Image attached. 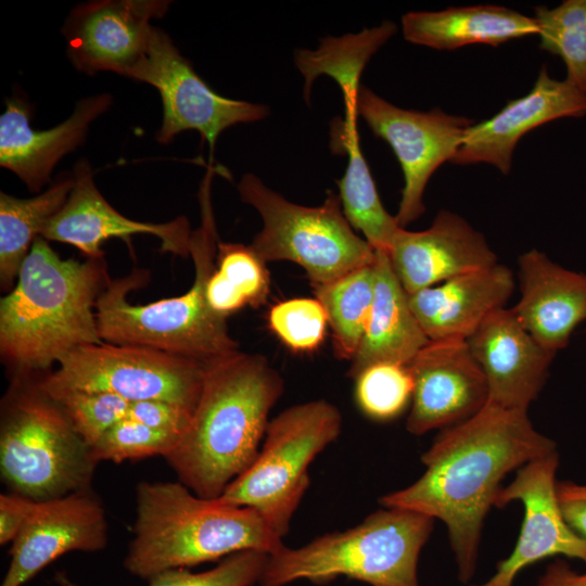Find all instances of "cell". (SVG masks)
Here are the masks:
<instances>
[{
	"label": "cell",
	"mask_w": 586,
	"mask_h": 586,
	"mask_svg": "<svg viewBox=\"0 0 586 586\" xmlns=\"http://www.w3.org/2000/svg\"><path fill=\"white\" fill-rule=\"evenodd\" d=\"M72 175L74 183L65 204L46 224L40 237L71 244L87 258L102 259L101 246L106 240L119 238L129 243L133 234H150L161 241L162 252L190 256L192 230L184 216L161 224L132 220L103 198L86 158L75 164Z\"/></svg>",
	"instance_id": "17"
},
{
	"label": "cell",
	"mask_w": 586,
	"mask_h": 586,
	"mask_svg": "<svg viewBox=\"0 0 586 586\" xmlns=\"http://www.w3.org/2000/svg\"><path fill=\"white\" fill-rule=\"evenodd\" d=\"M194 409L161 400L148 399L131 402L127 419L148 426L181 435L188 429Z\"/></svg>",
	"instance_id": "37"
},
{
	"label": "cell",
	"mask_w": 586,
	"mask_h": 586,
	"mask_svg": "<svg viewBox=\"0 0 586 586\" xmlns=\"http://www.w3.org/2000/svg\"><path fill=\"white\" fill-rule=\"evenodd\" d=\"M269 272L250 245L219 240L216 267L209 277L206 298L211 310L227 319L250 305L258 307L268 297Z\"/></svg>",
	"instance_id": "28"
},
{
	"label": "cell",
	"mask_w": 586,
	"mask_h": 586,
	"mask_svg": "<svg viewBox=\"0 0 586 586\" xmlns=\"http://www.w3.org/2000/svg\"><path fill=\"white\" fill-rule=\"evenodd\" d=\"M534 586H586V572L578 573L563 560L550 563Z\"/></svg>",
	"instance_id": "40"
},
{
	"label": "cell",
	"mask_w": 586,
	"mask_h": 586,
	"mask_svg": "<svg viewBox=\"0 0 586 586\" xmlns=\"http://www.w3.org/2000/svg\"><path fill=\"white\" fill-rule=\"evenodd\" d=\"M373 302L369 321L348 375L355 379L378 362L409 365L430 342L409 304L386 252L374 251Z\"/></svg>",
	"instance_id": "24"
},
{
	"label": "cell",
	"mask_w": 586,
	"mask_h": 586,
	"mask_svg": "<svg viewBox=\"0 0 586 586\" xmlns=\"http://www.w3.org/2000/svg\"><path fill=\"white\" fill-rule=\"evenodd\" d=\"M408 367L413 393L406 429L413 435L458 424L488 402L485 375L467 341H430Z\"/></svg>",
	"instance_id": "15"
},
{
	"label": "cell",
	"mask_w": 586,
	"mask_h": 586,
	"mask_svg": "<svg viewBox=\"0 0 586 586\" xmlns=\"http://www.w3.org/2000/svg\"><path fill=\"white\" fill-rule=\"evenodd\" d=\"M357 111L373 135L388 143L400 164L405 183L395 218L405 228L425 212L423 194L429 179L442 164L451 162L473 119L441 109H402L362 85Z\"/></svg>",
	"instance_id": "12"
},
{
	"label": "cell",
	"mask_w": 586,
	"mask_h": 586,
	"mask_svg": "<svg viewBox=\"0 0 586 586\" xmlns=\"http://www.w3.org/2000/svg\"><path fill=\"white\" fill-rule=\"evenodd\" d=\"M268 326L291 351L310 353L324 340L328 316L317 298L296 297L275 304Z\"/></svg>",
	"instance_id": "33"
},
{
	"label": "cell",
	"mask_w": 586,
	"mask_h": 586,
	"mask_svg": "<svg viewBox=\"0 0 586 586\" xmlns=\"http://www.w3.org/2000/svg\"><path fill=\"white\" fill-rule=\"evenodd\" d=\"M373 263L314 289L326 309L333 351L340 359L352 361L361 344L373 302Z\"/></svg>",
	"instance_id": "29"
},
{
	"label": "cell",
	"mask_w": 586,
	"mask_h": 586,
	"mask_svg": "<svg viewBox=\"0 0 586 586\" xmlns=\"http://www.w3.org/2000/svg\"><path fill=\"white\" fill-rule=\"evenodd\" d=\"M37 501L15 494H1L0 496V544L12 543L28 518Z\"/></svg>",
	"instance_id": "39"
},
{
	"label": "cell",
	"mask_w": 586,
	"mask_h": 586,
	"mask_svg": "<svg viewBox=\"0 0 586 586\" xmlns=\"http://www.w3.org/2000/svg\"><path fill=\"white\" fill-rule=\"evenodd\" d=\"M47 391L60 403L91 448L110 428L127 419L131 403L107 392Z\"/></svg>",
	"instance_id": "34"
},
{
	"label": "cell",
	"mask_w": 586,
	"mask_h": 586,
	"mask_svg": "<svg viewBox=\"0 0 586 586\" xmlns=\"http://www.w3.org/2000/svg\"><path fill=\"white\" fill-rule=\"evenodd\" d=\"M168 0H98L78 4L62 33L73 66L88 75L113 72L126 76L144 55L152 20L168 11Z\"/></svg>",
	"instance_id": "13"
},
{
	"label": "cell",
	"mask_w": 586,
	"mask_h": 586,
	"mask_svg": "<svg viewBox=\"0 0 586 586\" xmlns=\"http://www.w3.org/2000/svg\"><path fill=\"white\" fill-rule=\"evenodd\" d=\"M65 174L38 195L21 199L0 192V285L9 293L46 224L62 208L73 188Z\"/></svg>",
	"instance_id": "26"
},
{
	"label": "cell",
	"mask_w": 586,
	"mask_h": 586,
	"mask_svg": "<svg viewBox=\"0 0 586 586\" xmlns=\"http://www.w3.org/2000/svg\"><path fill=\"white\" fill-rule=\"evenodd\" d=\"M586 115V92L549 76L543 66L534 87L509 101L496 115L473 124L451 160L458 165L486 163L508 174L519 140L532 129L563 117Z\"/></svg>",
	"instance_id": "19"
},
{
	"label": "cell",
	"mask_w": 586,
	"mask_h": 586,
	"mask_svg": "<svg viewBox=\"0 0 586 586\" xmlns=\"http://www.w3.org/2000/svg\"><path fill=\"white\" fill-rule=\"evenodd\" d=\"M341 428L340 410L324 399L286 408L269 421L256 458L218 499L254 509L282 538L309 487L311 461Z\"/></svg>",
	"instance_id": "9"
},
{
	"label": "cell",
	"mask_w": 586,
	"mask_h": 586,
	"mask_svg": "<svg viewBox=\"0 0 586 586\" xmlns=\"http://www.w3.org/2000/svg\"><path fill=\"white\" fill-rule=\"evenodd\" d=\"M268 556L258 550L235 552L201 573L184 568L161 572L149 579L148 586H253L259 582Z\"/></svg>",
	"instance_id": "36"
},
{
	"label": "cell",
	"mask_w": 586,
	"mask_h": 586,
	"mask_svg": "<svg viewBox=\"0 0 586 586\" xmlns=\"http://www.w3.org/2000/svg\"><path fill=\"white\" fill-rule=\"evenodd\" d=\"M558 505L570 530L586 543V484L559 481L556 485Z\"/></svg>",
	"instance_id": "38"
},
{
	"label": "cell",
	"mask_w": 586,
	"mask_h": 586,
	"mask_svg": "<svg viewBox=\"0 0 586 586\" xmlns=\"http://www.w3.org/2000/svg\"><path fill=\"white\" fill-rule=\"evenodd\" d=\"M387 255L407 294L497 264L484 235L448 211L438 212L425 230L399 228Z\"/></svg>",
	"instance_id": "18"
},
{
	"label": "cell",
	"mask_w": 586,
	"mask_h": 586,
	"mask_svg": "<svg viewBox=\"0 0 586 586\" xmlns=\"http://www.w3.org/2000/svg\"><path fill=\"white\" fill-rule=\"evenodd\" d=\"M125 569L149 581L156 574L245 550L272 555L284 545L252 508L206 499L181 482H140Z\"/></svg>",
	"instance_id": "5"
},
{
	"label": "cell",
	"mask_w": 586,
	"mask_h": 586,
	"mask_svg": "<svg viewBox=\"0 0 586 586\" xmlns=\"http://www.w3.org/2000/svg\"><path fill=\"white\" fill-rule=\"evenodd\" d=\"M555 451L556 442L534 429L527 411L486 404L471 418L443 429L421 456L424 473L411 485L382 496L380 504L443 521L458 577L468 583L501 481Z\"/></svg>",
	"instance_id": "1"
},
{
	"label": "cell",
	"mask_w": 586,
	"mask_h": 586,
	"mask_svg": "<svg viewBox=\"0 0 586 586\" xmlns=\"http://www.w3.org/2000/svg\"><path fill=\"white\" fill-rule=\"evenodd\" d=\"M42 375L49 391L107 392L129 402L161 399L194 409L205 362L161 351L100 343L63 357Z\"/></svg>",
	"instance_id": "10"
},
{
	"label": "cell",
	"mask_w": 586,
	"mask_h": 586,
	"mask_svg": "<svg viewBox=\"0 0 586 586\" xmlns=\"http://www.w3.org/2000/svg\"><path fill=\"white\" fill-rule=\"evenodd\" d=\"M111 104L109 93L84 98L67 119L47 130H35L28 103L16 97L8 99L0 116L1 167L14 173L30 192H39L50 181L55 165L82 144L90 124Z\"/></svg>",
	"instance_id": "21"
},
{
	"label": "cell",
	"mask_w": 586,
	"mask_h": 586,
	"mask_svg": "<svg viewBox=\"0 0 586 586\" xmlns=\"http://www.w3.org/2000/svg\"><path fill=\"white\" fill-rule=\"evenodd\" d=\"M467 342L485 375L487 404L527 411L556 354L544 348L505 307L491 314Z\"/></svg>",
	"instance_id": "20"
},
{
	"label": "cell",
	"mask_w": 586,
	"mask_h": 586,
	"mask_svg": "<svg viewBox=\"0 0 586 586\" xmlns=\"http://www.w3.org/2000/svg\"><path fill=\"white\" fill-rule=\"evenodd\" d=\"M213 175V168H208L199 190L201 225L191 234V288L180 296L133 305L128 294L148 282L149 272L135 269L127 277L111 279L95 307L103 342L148 347L202 362L240 351L226 319L211 310L206 298L219 242L211 199Z\"/></svg>",
	"instance_id": "4"
},
{
	"label": "cell",
	"mask_w": 586,
	"mask_h": 586,
	"mask_svg": "<svg viewBox=\"0 0 586 586\" xmlns=\"http://www.w3.org/2000/svg\"><path fill=\"white\" fill-rule=\"evenodd\" d=\"M558 451L535 459L518 469L513 481L499 489L495 507L517 500L524 507L520 535L510 556L498 562L496 573L485 583L470 586H513L524 568L553 556L586 563V543L566 525L558 505Z\"/></svg>",
	"instance_id": "14"
},
{
	"label": "cell",
	"mask_w": 586,
	"mask_h": 586,
	"mask_svg": "<svg viewBox=\"0 0 586 586\" xmlns=\"http://www.w3.org/2000/svg\"><path fill=\"white\" fill-rule=\"evenodd\" d=\"M402 28L407 41L436 50H455L472 43L497 47L538 34L534 17L500 5L408 12L402 16Z\"/></svg>",
	"instance_id": "25"
},
{
	"label": "cell",
	"mask_w": 586,
	"mask_h": 586,
	"mask_svg": "<svg viewBox=\"0 0 586 586\" xmlns=\"http://www.w3.org/2000/svg\"><path fill=\"white\" fill-rule=\"evenodd\" d=\"M44 373L12 374L0 411V471L12 493L43 501L91 487L99 461Z\"/></svg>",
	"instance_id": "6"
},
{
	"label": "cell",
	"mask_w": 586,
	"mask_h": 586,
	"mask_svg": "<svg viewBox=\"0 0 586 586\" xmlns=\"http://www.w3.org/2000/svg\"><path fill=\"white\" fill-rule=\"evenodd\" d=\"M126 77L149 84L160 92L163 119L156 139L163 144L184 130H196L213 152L225 129L269 115V107L264 104L216 93L196 74L170 37L155 26L144 55Z\"/></svg>",
	"instance_id": "11"
},
{
	"label": "cell",
	"mask_w": 586,
	"mask_h": 586,
	"mask_svg": "<svg viewBox=\"0 0 586 586\" xmlns=\"http://www.w3.org/2000/svg\"><path fill=\"white\" fill-rule=\"evenodd\" d=\"M513 290L512 271L497 263L408 294V297L430 341H468L491 314L504 308Z\"/></svg>",
	"instance_id": "23"
},
{
	"label": "cell",
	"mask_w": 586,
	"mask_h": 586,
	"mask_svg": "<svg viewBox=\"0 0 586 586\" xmlns=\"http://www.w3.org/2000/svg\"><path fill=\"white\" fill-rule=\"evenodd\" d=\"M534 18L540 48L560 56L565 79L586 92V0H565L553 9L539 5Z\"/></svg>",
	"instance_id": "31"
},
{
	"label": "cell",
	"mask_w": 586,
	"mask_h": 586,
	"mask_svg": "<svg viewBox=\"0 0 586 586\" xmlns=\"http://www.w3.org/2000/svg\"><path fill=\"white\" fill-rule=\"evenodd\" d=\"M103 505L92 488L37 501L12 542L11 561L1 586H22L69 551L93 552L107 544Z\"/></svg>",
	"instance_id": "16"
},
{
	"label": "cell",
	"mask_w": 586,
	"mask_h": 586,
	"mask_svg": "<svg viewBox=\"0 0 586 586\" xmlns=\"http://www.w3.org/2000/svg\"><path fill=\"white\" fill-rule=\"evenodd\" d=\"M283 379L259 354L235 352L205 362L191 422L164 458L195 495L218 498L256 458Z\"/></svg>",
	"instance_id": "2"
},
{
	"label": "cell",
	"mask_w": 586,
	"mask_h": 586,
	"mask_svg": "<svg viewBox=\"0 0 586 586\" xmlns=\"http://www.w3.org/2000/svg\"><path fill=\"white\" fill-rule=\"evenodd\" d=\"M521 296L510 308L521 326L547 351L564 348L586 320V275L531 250L519 257Z\"/></svg>",
	"instance_id": "22"
},
{
	"label": "cell",
	"mask_w": 586,
	"mask_h": 586,
	"mask_svg": "<svg viewBox=\"0 0 586 586\" xmlns=\"http://www.w3.org/2000/svg\"><path fill=\"white\" fill-rule=\"evenodd\" d=\"M396 30L394 23L385 21L380 26L358 34L326 37L316 50H296L294 62L305 78L306 102L310 101L315 79L321 75H328L335 80L343 92V99L357 97L364 68Z\"/></svg>",
	"instance_id": "27"
},
{
	"label": "cell",
	"mask_w": 586,
	"mask_h": 586,
	"mask_svg": "<svg viewBox=\"0 0 586 586\" xmlns=\"http://www.w3.org/2000/svg\"><path fill=\"white\" fill-rule=\"evenodd\" d=\"M355 398L360 410L377 421L399 416L411 402L413 380L408 365L378 362L355 379Z\"/></svg>",
	"instance_id": "32"
},
{
	"label": "cell",
	"mask_w": 586,
	"mask_h": 586,
	"mask_svg": "<svg viewBox=\"0 0 586 586\" xmlns=\"http://www.w3.org/2000/svg\"><path fill=\"white\" fill-rule=\"evenodd\" d=\"M179 440L178 434L124 419L98 440L92 446V451L99 462L118 463L157 455L165 457L175 448Z\"/></svg>",
	"instance_id": "35"
},
{
	"label": "cell",
	"mask_w": 586,
	"mask_h": 586,
	"mask_svg": "<svg viewBox=\"0 0 586 586\" xmlns=\"http://www.w3.org/2000/svg\"><path fill=\"white\" fill-rule=\"evenodd\" d=\"M342 145L348 155L345 173L336 181L343 213L349 225L364 234L374 251L387 253L400 227L381 202L361 152L359 137L347 139Z\"/></svg>",
	"instance_id": "30"
},
{
	"label": "cell",
	"mask_w": 586,
	"mask_h": 586,
	"mask_svg": "<svg viewBox=\"0 0 586 586\" xmlns=\"http://www.w3.org/2000/svg\"><path fill=\"white\" fill-rule=\"evenodd\" d=\"M110 281L104 258L63 259L38 237L0 301V354L12 374L47 373L73 351L103 343L95 307Z\"/></svg>",
	"instance_id": "3"
},
{
	"label": "cell",
	"mask_w": 586,
	"mask_h": 586,
	"mask_svg": "<svg viewBox=\"0 0 586 586\" xmlns=\"http://www.w3.org/2000/svg\"><path fill=\"white\" fill-rule=\"evenodd\" d=\"M238 191L263 220L250 246L265 262L289 260L306 271L311 286L328 284L362 266L371 265L374 250L353 230L340 195L328 191L319 206L288 201L253 174H245Z\"/></svg>",
	"instance_id": "8"
},
{
	"label": "cell",
	"mask_w": 586,
	"mask_h": 586,
	"mask_svg": "<svg viewBox=\"0 0 586 586\" xmlns=\"http://www.w3.org/2000/svg\"><path fill=\"white\" fill-rule=\"evenodd\" d=\"M378 510L360 524L328 533L300 548L269 555L259 586L298 579L327 584L345 576L371 586H420L419 555L434 519L402 508Z\"/></svg>",
	"instance_id": "7"
}]
</instances>
